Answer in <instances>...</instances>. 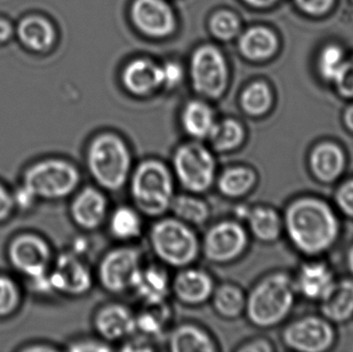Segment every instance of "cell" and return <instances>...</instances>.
<instances>
[{
  "label": "cell",
  "instance_id": "6da1fadb",
  "mask_svg": "<svg viewBox=\"0 0 353 352\" xmlns=\"http://www.w3.org/2000/svg\"><path fill=\"white\" fill-rule=\"evenodd\" d=\"M283 227L294 247L311 256L327 251L340 231L339 221L331 207L314 198H302L290 204Z\"/></svg>",
  "mask_w": 353,
  "mask_h": 352
},
{
  "label": "cell",
  "instance_id": "7a4b0ae2",
  "mask_svg": "<svg viewBox=\"0 0 353 352\" xmlns=\"http://www.w3.org/2000/svg\"><path fill=\"white\" fill-rule=\"evenodd\" d=\"M85 165L94 185L105 192H119L128 186L134 169L132 149L119 134L101 132L89 141L85 150Z\"/></svg>",
  "mask_w": 353,
  "mask_h": 352
},
{
  "label": "cell",
  "instance_id": "3957f363",
  "mask_svg": "<svg viewBox=\"0 0 353 352\" xmlns=\"http://www.w3.org/2000/svg\"><path fill=\"white\" fill-rule=\"evenodd\" d=\"M176 182L171 165L155 157L134 165L128 181L132 205L143 216L157 219L170 212Z\"/></svg>",
  "mask_w": 353,
  "mask_h": 352
},
{
  "label": "cell",
  "instance_id": "277c9868",
  "mask_svg": "<svg viewBox=\"0 0 353 352\" xmlns=\"http://www.w3.org/2000/svg\"><path fill=\"white\" fill-rule=\"evenodd\" d=\"M148 244L159 264L180 270L195 265L201 252V238L195 227L174 216L154 219L148 231Z\"/></svg>",
  "mask_w": 353,
  "mask_h": 352
},
{
  "label": "cell",
  "instance_id": "5b68a950",
  "mask_svg": "<svg viewBox=\"0 0 353 352\" xmlns=\"http://www.w3.org/2000/svg\"><path fill=\"white\" fill-rule=\"evenodd\" d=\"M294 291V282L285 273L268 275L257 281L247 293L244 315L256 328H273L292 310Z\"/></svg>",
  "mask_w": 353,
  "mask_h": 352
},
{
  "label": "cell",
  "instance_id": "8992f818",
  "mask_svg": "<svg viewBox=\"0 0 353 352\" xmlns=\"http://www.w3.org/2000/svg\"><path fill=\"white\" fill-rule=\"evenodd\" d=\"M81 183V169L72 161L59 157L35 161L25 169L21 181L37 200L47 202L72 198Z\"/></svg>",
  "mask_w": 353,
  "mask_h": 352
},
{
  "label": "cell",
  "instance_id": "52a82bcc",
  "mask_svg": "<svg viewBox=\"0 0 353 352\" xmlns=\"http://www.w3.org/2000/svg\"><path fill=\"white\" fill-rule=\"evenodd\" d=\"M172 172L176 184L191 194H203L215 186L218 175L216 154L201 141L182 143L172 155Z\"/></svg>",
  "mask_w": 353,
  "mask_h": 352
},
{
  "label": "cell",
  "instance_id": "ba28073f",
  "mask_svg": "<svg viewBox=\"0 0 353 352\" xmlns=\"http://www.w3.org/2000/svg\"><path fill=\"white\" fill-rule=\"evenodd\" d=\"M8 258L14 270L26 278L34 289L41 293H52L48 274L54 256L45 238L32 233L16 236L8 244Z\"/></svg>",
  "mask_w": 353,
  "mask_h": 352
},
{
  "label": "cell",
  "instance_id": "9c48e42d",
  "mask_svg": "<svg viewBox=\"0 0 353 352\" xmlns=\"http://www.w3.org/2000/svg\"><path fill=\"white\" fill-rule=\"evenodd\" d=\"M144 264V256L140 248L132 243L120 244L101 256L95 278L108 293L124 295L132 291Z\"/></svg>",
  "mask_w": 353,
  "mask_h": 352
},
{
  "label": "cell",
  "instance_id": "30bf717a",
  "mask_svg": "<svg viewBox=\"0 0 353 352\" xmlns=\"http://www.w3.org/2000/svg\"><path fill=\"white\" fill-rule=\"evenodd\" d=\"M250 235L236 218L222 219L210 225L201 238V256L214 265H230L241 260L248 250Z\"/></svg>",
  "mask_w": 353,
  "mask_h": 352
},
{
  "label": "cell",
  "instance_id": "8fae6325",
  "mask_svg": "<svg viewBox=\"0 0 353 352\" xmlns=\"http://www.w3.org/2000/svg\"><path fill=\"white\" fill-rule=\"evenodd\" d=\"M48 281L52 293L82 298L92 291L97 278L85 256L68 249L54 258Z\"/></svg>",
  "mask_w": 353,
  "mask_h": 352
},
{
  "label": "cell",
  "instance_id": "7c38bea8",
  "mask_svg": "<svg viewBox=\"0 0 353 352\" xmlns=\"http://www.w3.org/2000/svg\"><path fill=\"white\" fill-rule=\"evenodd\" d=\"M190 78L193 89L201 96L211 99L221 96L228 81L223 53L212 45L197 48L190 60Z\"/></svg>",
  "mask_w": 353,
  "mask_h": 352
},
{
  "label": "cell",
  "instance_id": "4fadbf2b",
  "mask_svg": "<svg viewBox=\"0 0 353 352\" xmlns=\"http://www.w3.org/2000/svg\"><path fill=\"white\" fill-rule=\"evenodd\" d=\"M110 211L107 192L97 185L79 188L70 200V219L85 233H93L105 227Z\"/></svg>",
  "mask_w": 353,
  "mask_h": 352
},
{
  "label": "cell",
  "instance_id": "5bb4252c",
  "mask_svg": "<svg viewBox=\"0 0 353 352\" xmlns=\"http://www.w3.org/2000/svg\"><path fill=\"white\" fill-rule=\"evenodd\" d=\"M95 335L110 344H121L136 334L137 313L121 302L99 306L92 318Z\"/></svg>",
  "mask_w": 353,
  "mask_h": 352
},
{
  "label": "cell",
  "instance_id": "9a60e30c",
  "mask_svg": "<svg viewBox=\"0 0 353 352\" xmlns=\"http://www.w3.org/2000/svg\"><path fill=\"white\" fill-rule=\"evenodd\" d=\"M216 282L213 275L203 268L192 266L176 270L172 278V295L187 307H199L211 300Z\"/></svg>",
  "mask_w": 353,
  "mask_h": 352
},
{
  "label": "cell",
  "instance_id": "2e32d148",
  "mask_svg": "<svg viewBox=\"0 0 353 352\" xmlns=\"http://www.w3.org/2000/svg\"><path fill=\"white\" fill-rule=\"evenodd\" d=\"M138 30L152 39L170 37L175 31V12L165 0H134L130 10Z\"/></svg>",
  "mask_w": 353,
  "mask_h": 352
},
{
  "label": "cell",
  "instance_id": "e0dca14e",
  "mask_svg": "<svg viewBox=\"0 0 353 352\" xmlns=\"http://www.w3.org/2000/svg\"><path fill=\"white\" fill-rule=\"evenodd\" d=\"M283 340L294 351L321 352L333 344L334 331L329 322L311 316L290 324L284 331Z\"/></svg>",
  "mask_w": 353,
  "mask_h": 352
},
{
  "label": "cell",
  "instance_id": "ac0fdd59",
  "mask_svg": "<svg viewBox=\"0 0 353 352\" xmlns=\"http://www.w3.org/2000/svg\"><path fill=\"white\" fill-rule=\"evenodd\" d=\"M172 277L167 267L159 264L143 265L130 293L143 305H159L168 302L172 295Z\"/></svg>",
  "mask_w": 353,
  "mask_h": 352
},
{
  "label": "cell",
  "instance_id": "d6986e66",
  "mask_svg": "<svg viewBox=\"0 0 353 352\" xmlns=\"http://www.w3.org/2000/svg\"><path fill=\"white\" fill-rule=\"evenodd\" d=\"M168 351L173 352H215L218 344L213 335L192 322L176 326L165 336Z\"/></svg>",
  "mask_w": 353,
  "mask_h": 352
},
{
  "label": "cell",
  "instance_id": "ffe728a7",
  "mask_svg": "<svg viewBox=\"0 0 353 352\" xmlns=\"http://www.w3.org/2000/svg\"><path fill=\"white\" fill-rule=\"evenodd\" d=\"M105 227L112 239L130 244L140 239L144 231V216L134 205H120L110 211Z\"/></svg>",
  "mask_w": 353,
  "mask_h": 352
},
{
  "label": "cell",
  "instance_id": "44dd1931",
  "mask_svg": "<svg viewBox=\"0 0 353 352\" xmlns=\"http://www.w3.org/2000/svg\"><path fill=\"white\" fill-rule=\"evenodd\" d=\"M257 181L259 176L253 167L245 165H230L218 172L214 187L223 198L240 200L254 189Z\"/></svg>",
  "mask_w": 353,
  "mask_h": 352
},
{
  "label": "cell",
  "instance_id": "7402d4cb",
  "mask_svg": "<svg viewBox=\"0 0 353 352\" xmlns=\"http://www.w3.org/2000/svg\"><path fill=\"white\" fill-rule=\"evenodd\" d=\"M122 82L132 94H149L161 87L159 65L148 59L134 60L124 68Z\"/></svg>",
  "mask_w": 353,
  "mask_h": 352
},
{
  "label": "cell",
  "instance_id": "603a6c76",
  "mask_svg": "<svg viewBox=\"0 0 353 352\" xmlns=\"http://www.w3.org/2000/svg\"><path fill=\"white\" fill-rule=\"evenodd\" d=\"M244 222L250 237L263 243L275 242L283 229V220L277 211L267 206L250 207Z\"/></svg>",
  "mask_w": 353,
  "mask_h": 352
},
{
  "label": "cell",
  "instance_id": "cb8c5ba5",
  "mask_svg": "<svg viewBox=\"0 0 353 352\" xmlns=\"http://www.w3.org/2000/svg\"><path fill=\"white\" fill-rule=\"evenodd\" d=\"M216 121L213 109L197 99L187 103L181 113V126L190 140H207Z\"/></svg>",
  "mask_w": 353,
  "mask_h": 352
},
{
  "label": "cell",
  "instance_id": "d4e9b609",
  "mask_svg": "<svg viewBox=\"0 0 353 352\" xmlns=\"http://www.w3.org/2000/svg\"><path fill=\"white\" fill-rule=\"evenodd\" d=\"M247 293L239 284L223 282L216 284L210 303L222 320H236L244 315Z\"/></svg>",
  "mask_w": 353,
  "mask_h": 352
},
{
  "label": "cell",
  "instance_id": "484cf974",
  "mask_svg": "<svg viewBox=\"0 0 353 352\" xmlns=\"http://www.w3.org/2000/svg\"><path fill=\"white\" fill-rule=\"evenodd\" d=\"M169 213L179 220L196 229L209 222L212 209L203 196L185 191L176 194Z\"/></svg>",
  "mask_w": 353,
  "mask_h": 352
},
{
  "label": "cell",
  "instance_id": "4316f807",
  "mask_svg": "<svg viewBox=\"0 0 353 352\" xmlns=\"http://www.w3.org/2000/svg\"><path fill=\"white\" fill-rule=\"evenodd\" d=\"M332 271L321 262L305 265L294 282L296 289L311 300H321L331 291L334 285Z\"/></svg>",
  "mask_w": 353,
  "mask_h": 352
},
{
  "label": "cell",
  "instance_id": "83f0119b",
  "mask_svg": "<svg viewBox=\"0 0 353 352\" xmlns=\"http://www.w3.org/2000/svg\"><path fill=\"white\" fill-rule=\"evenodd\" d=\"M310 165L317 179L332 182L337 179L344 169L345 156L337 145L323 143L311 153Z\"/></svg>",
  "mask_w": 353,
  "mask_h": 352
},
{
  "label": "cell",
  "instance_id": "f1b7e54d",
  "mask_svg": "<svg viewBox=\"0 0 353 352\" xmlns=\"http://www.w3.org/2000/svg\"><path fill=\"white\" fill-rule=\"evenodd\" d=\"M246 140V130L238 120L232 118L216 121L207 141L208 146L217 154H230L239 150Z\"/></svg>",
  "mask_w": 353,
  "mask_h": 352
},
{
  "label": "cell",
  "instance_id": "f546056e",
  "mask_svg": "<svg viewBox=\"0 0 353 352\" xmlns=\"http://www.w3.org/2000/svg\"><path fill=\"white\" fill-rule=\"evenodd\" d=\"M277 37L273 31L265 27L247 29L239 39V50L243 56L252 61H263L275 53Z\"/></svg>",
  "mask_w": 353,
  "mask_h": 352
},
{
  "label": "cell",
  "instance_id": "4dcf8cb0",
  "mask_svg": "<svg viewBox=\"0 0 353 352\" xmlns=\"http://www.w3.org/2000/svg\"><path fill=\"white\" fill-rule=\"evenodd\" d=\"M323 315L333 322H345L353 315V280L334 283L331 291L321 299Z\"/></svg>",
  "mask_w": 353,
  "mask_h": 352
},
{
  "label": "cell",
  "instance_id": "1f68e13d",
  "mask_svg": "<svg viewBox=\"0 0 353 352\" xmlns=\"http://www.w3.org/2000/svg\"><path fill=\"white\" fill-rule=\"evenodd\" d=\"M17 31L23 45L34 51L48 49L55 39V31L51 23L37 16L23 19Z\"/></svg>",
  "mask_w": 353,
  "mask_h": 352
},
{
  "label": "cell",
  "instance_id": "d6a6232c",
  "mask_svg": "<svg viewBox=\"0 0 353 352\" xmlns=\"http://www.w3.org/2000/svg\"><path fill=\"white\" fill-rule=\"evenodd\" d=\"M168 302L159 305H146L137 313V332L157 341L165 335L171 320Z\"/></svg>",
  "mask_w": 353,
  "mask_h": 352
},
{
  "label": "cell",
  "instance_id": "836d02e7",
  "mask_svg": "<svg viewBox=\"0 0 353 352\" xmlns=\"http://www.w3.org/2000/svg\"><path fill=\"white\" fill-rule=\"evenodd\" d=\"M272 93L263 82L249 85L241 95V107L250 116H261L269 111L272 105Z\"/></svg>",
  "mask_w": 353,
  "mask_h": 352
},
{
  "label": "cell",
  "instance_id": "e575fe53",
  "mask_svg": "<svg viewBox=\"0 0 353 352\" xmlns=\"http://www.w3.org/2000/svg\"><path fill=\"white\" fill-rule=\"evenodd\" d=\"M210 30L220 41H232L240 33V20L234 12L220 10L212 16Z\"/></svg>",
  "mask_w": 353,
  "mask_h": 352
},
{
  "label": "cell",
  "instance_id": "d590c367",
  "mask_svg": "<svg viewBox=\"0 0 353 352\" xmlns=\"http://www.w3.org/2000/svg\"><path fill=\"white\" fill-rule=\"evenodd\" d=\"M21 303V289L16 280L0 274V320L12 315Z\"/></svg>",
  "mask_w": 353,
  "mask_h": 352
},
{
  "label": "cell",
  "instance_id": "8d00e7d4",
  "mask_svg": "<svg viewBox=\"0 0 353 352\" xmlns=\"http://www.w3.org/2000/svg\"><path fill=\"white\" fill-rule=\"evenodd\" d=\"M343 51L335 45H327L319 57V70L323 78L335 81L345 63Z\"/></svg>",
  "mask_w": 353,
  "mask_h": 352
},
{
  "label": "cell",
  "instance_id": "74e56055",
  "mask_svg": "<svg viewBox=\"0 0 353 352\" xmlns=\"http://www.w3.org/2000/svg\"><path fill=\"white\" fill-rule=\"evenodd\" d=\"M66 351L74 352H105L115 351V347L99 336L81 337L68 342Z\"/></svg>",
  "mask_w": 353,
  "mask_h": 352
},
{
  "label": "cell",
  "instance_id": "f35d334b",
  "mask_svg": "<svg viewBox=\"0 0 353 352\" xmlns=\"http://www.w3.org/2000/svg\"><path fill=\"white\" fill-rule=\"evenodd\" d=\"M161 70V86L168 88H175L183 80L182 66L175 61L165 62L163 65H159Z\"/></svg>",
  "mask_w": 353,
  "mask_h": 352
},
{
  "label": "cell",
  "instance_id": "ab89813d",
  "mask_svg": "<svg viewBox=\"0 0 353 352\" xmlns=\"http://www.w3.org/2000/svg\"><path fill=\"white\" fill-rule=\"evenodd\" d=\"M334 82L338 89L345 96H353V58L350 61H345L343 68Z\"/></svg>",
  "mask_w": 353,
  "mask_h": 352
},
{
  "label": "cell",
  "instance_id": "60d3db41",
  "mask_svg": "<svg viewBox=\"0 0 353 352\" xmlns=\"http://www.w3.org/2000/svg\"><path fill=\"white\" fill-rule=\"evenodd\" d=\"M338 206L344 214L353 218V179L345 182L336 194Z\"/></svg>",
  "mask_w": 353,
  "mask_h": 352
},
{
  "label": "cell",
  "instance_id": "b9f144b4",
  "mask_svg": "<svg viewBox=\"0 0 353 352\" xmlns=\"http://www.w3.org/2000/svg\"><path fill=\"white\" fill-rule=\"evenodd\" d=\"M16 211L14 196L3 184L0 183V223L6 222Z\"/></svg>",
  "mask_w": 353,
  "mask_h": 352
},
{
  "label": "cell",
  "instance_id": "7bdbcfd3",
  "mask_svg": "<svg viewBox=\"0 0 353 352\" xmlns=\"http://www.w3.org/2000/svg\"><path fill=\"white\" fill-rule=\"evenodd\" d=\"M298 6L308 14H323L330 10L334 0H296Z\"/></svg>",
  "mask_w": 353,
  "mask_h": 352
},
{
  "label": "cell",
  "instance_id": "ee69618b",
  "mask_svg": "<svg viewBox=\"0 0 353 352\" xmlns=\"http://www.w3.org/2000/svg\"><path fill=\"white\" fill-rule=\"evenodd\" d=\"M240 352H269L273 351L271 343L265 339L255 338L246 342L241 343L236 349Z\"/></svg>",
  "mask_w": 353,
  "mask_h": 352
},
{
  "label": "cell",
  "instance_id": "f6af8a7d",
  "mask_svg": "<svg viewBox=\"0 0 353 352\" xmlns=\"http://www.w3.org/2000/svg\"><path fill=\"white\" fill-rule=\"evenodd\" d=\"M12 34V27L8 21L0 19V41H6L10 39Z\"/></svg>",
  "mask_w": 353,
  "mask_h": 352
},
{
  "label": "cell",
  "instance_id": "bcb514c9",
  "mask_svg": "<svg viewBox=\"0 0 353 352\" xmlns=\"http://www.w3.org/2000/svg\"><path fill=\"white\" fill-rule=\"evenodd\" d=\"M24 351H58L57 347L51 346V345L46 344V343H37V344L31 345L29 347H25Z\"/></svg>",
  "mask_w": 353,
  "mask_h": 352
},
{
  "label": "cell",
  "instance_id": "7dc6e473",
  "mask_svg": "<svg viewBox=\"0 0 353 352\" xmlns=\"http://www.w3.org/2000/svg\"><path fill=\"white\" fill-rule=\"evenodd\" d=\"M244 1L249 6H255V8H265V6L275 3L277 0H244Z\"/></svg>",
  "mask_w": 353,
  "mask_h": 352
},
{
  "label": "cell",
  "instance_id": "c3c4849f",
  "mask_svg": "<svg viewBox=\"0 0 353 352\" xmlns=\"http://www.w3.org/2000/svg\"><path fill=\"white\" fill-rule=\"evenodd\" d=\"M345 123L350 130L353 132V105L347 110L345 114Z\"/></svg>",
  "mask_w": 353,
  "mask_h": 352
},
{
  "label": "cell",
  "instance_id": "681fc988",
  "mask_svg": "<svg viewBox=\"0 0 353 352\" xmlns=\"http://www.w3.org/2000/svg\"><path fill=\"white\" fill-rule=\"evenodd\" d=\"M347 265L350 272H352L353 274V246L352 248H350V252H348Z\"/></svg>",
  "mask_w": 353,
  "mask_h": 352
}]
</instances>
